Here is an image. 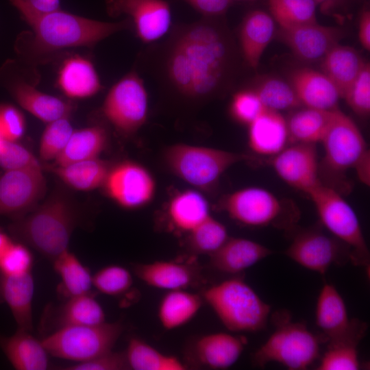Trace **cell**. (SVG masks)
I'll list each match as a JSON object with an SVG mask.
<instances>
[{
	"mask_svg": "<svg viewBox=\"0 0 370 370\" xmlns=\"http://www.w3.org/2000/svg\"><path fill=\"white\" fill-rule=\"evenodd\" d=\"M221 18L172 25L163 39L140 53L137 68L180 101L197 103L221 95L236 77L238 54Z\"/></svg>",
	"mask_w": 370,
	"mask_h": 370,
	"instance_id": "6da1fadb",
	"label": "cell"
},
{
	"mask_svg": "<svg viewBox=\"0 0 370 370\" xmlns=\"http://www.w3.org/2000/svg\"><path fill=\"white\" fill-rule=\"evenodd\" d=\"M32 29L24 32L16 43L17 53L31 62L47 61L56 53L75 47H92L110 36L133 29L126 18L105 22L85 18L59 10L39 14L23 0H8Z\"/></svg>",
	"mask_w": 370,
	"mask_h": 370,
	"instance_id": "7a4b0ae2",
	"label": "cell"
},
{
	"mask_svg": "<svg viewBox=\"0 0 370 370\" xmlns=\"http://www.w3.org/2000/svg\"><path fill=\"white\" fill-rule=\"evenodd\" d=\"M81 220L79 211L62 190L51 193L25 216L9 225L14 238L53 261L68 249Z\"/></svg>",
	"mask_w": 370,
	"mask_h": 370,
	"instance_id": "3957f363",
	"label": "cell"
},
{
	"mask_svg": "<svg viewBox=\"0 0 370 370\" xmlns=\"http://www.w3.org/2000/svg\"><path fill=\"white\" fill-rule=\"evenodd\" d=\"M272 321L274 332L254 354L256 366L275 362L289 370H304L317 360L324 343L321 335L312 333L303 323L293 321L285 311L276 312Z\"/></svg>",
	"mask_w": 370,
	"mask_h": 370,
	"instance_id": "277c9868",
	"label": "cell"
},
{
	"mask_svg": "<svg viewBox=\"0 0 370 370\" xmlns=\"http://www.w3.org/2000/svg\"><path fill=\"white\" fill-rule=\"evenodd\" d=\"M203 298L223 325L232 332L264 329L271 312V306L240 277L208 287Z\"/></svg>",
	"mask_w": 370,
	"mask_h": 370,
	"instance_id": "5b68a950",
	"label": "cell"
},
{
	"mask_svg": "<svg viewBox=\"0 0 370 370\" xmlns=\"http://www.w3.org/2000/svg\"><path fill=\"white\" fill-rule=\"evenodd\" d=\"M308 195L323 227L349 247L350 262L356 266H369V251L359 220L340 192L322 182Z\"/></svg>",
	"mask_w": 370,
	"mask_h": 370,
	"instance_id": "8992f818",
	"label": "cell"
},
{
	"mask_svg": "<svg viewBox=\"0 0 370 370\" xmlns=\"http://www.w3.org/2000/svg\"><path fill=\"white\" fill-rule=\"evenodd\" d=\"M248 158L243 153L183 143L169 147L164 153L170 170L201 189L211 188L230 167Z\"/></svg>",
	"mask_w": 370,
	"mask_h": 370,
	"instance_id": "52a82bcc",
	"label": "cell"
},
{
	"mask_svg": "<svg viewBox=\"0 0 370 370\" xmlns=\"http://www.w3.org/2000/svg\"><path fill=\"white\" fill-rule=\"evenodd\" d=\"M123 330L119 321L67 325L58 328L41 341L49 355L77 363L112 351Z\"/></svg>",
	"mask_w": 370,
	"mask_h": 370,
	"instance_id": "ba28073f",
	"label": "cell"
},
{
	"mask_svg": "<svg viewBox=\"0 0 370 370\" xmlns=\"http://www.w3.org/2000/svg\"><path fill=\"white\" fill-rule=\"evenodd\" d=\"M222 209L238 223L250 227L273 226L291 230L298 219L271 192L260 187H247L226 196Z\"/></svg>",
	"mask_w": 370,
	"mask_h": 370,
	"instance_id": "9c48e42d",
	"label": "cell"
},
{
	"mask_svg": "<svg viewBox=\"0 0 370 370\" xmlns=\"http://www.w3.org/2000/svg\"><path fill=\"white\" fill-rule=\"evenodd\" d=\"M101 110L106 121L122 135H133L145 125L149 112L148 94L136 69L111 87Z\"/></svg>",
	"mask_w": 370,
	"mask_h": 370,
	"instance_id": "30bf717a",
	"label": "cell"
},
{
	"mask_svg": "<svg viewBox=\"0 0 370 370\" xmlns=\"http://www.w3.org/2000/svg\"><path fill=\"white\" fill-rule=\"evenodd\" d=\"M321 143L324 149L321 165L332 177H340L354 168L368 150L357 125L338 108Z\"/></svg>",
	"mask_w": 370,
	"mask_h": 370,
	"instance_id": "8fae6325",
	"label": "cell"
},
{
	"mask_svg": "<svg viewBox=\"0 0 370 370\" xmlns=\"http://www.w3.org/2000/svg\"><path fill=\"white\" fill-rule=\"evenodd\" d=\"M284 254L303 267L321 275L333 264L343 265L350 261L347 245L316 228L296 232Z\"/></svg>",
	"mask_w": 370,
	"mask_h": 370,
	"instance_id": "7c38bea8",
	"label": "cell"
},
{
	"mask_svg": "<svg viewBox=\"0 0 370 370\" xmlns=\"http://www.w3.org/2000/svg\"><path fill=\"white\" fill-rule=\"evenodd\" d=\"M106 8L110 17L126 15L146 45L164 38L172 26L171 8L164 0H106Z\"/></svg>",
	"mask_w": 370,
	"mask_h": 370,
	"instance_id": "4fadbf2b",
	"label": "cell"
},
{
	"mask_svg": "<svg viewBox=\"0 0 370 370\" xmlns=\"http://www.w3.org/2000/svg\"><path fill=\"white\" fill-rule=\"evenodd\" d=\"M102 187L111 199L127 209L147 205L156 192V182L150 172L132 161L112 166Z\"/></svg>",
	"mask_w": 370,
	"mask_h": 370,
	"instance_id": "5bb4252c",
	"label": "cell"
},
{
	"mask_svg": "<svg viewBox=\"0 0 370 370\" xmlns=\"http://www.w3.org/2000/svg\"><path fill=\"white\" fill-rule=\"evenodd\" d=\"M46 180L41 168L5 171L0 177V216L17 219L33 210L45 196Z\"/></svg>",
	"mask_w": 370,
	"mask_h": 370,
	"instance_id": "9a60e30c",
	"label": "cell"
},
{
	"mask_svg": "<svg viewBox=\"0 0 370 370\" xmlns=\"http://www.w3.org/2000/svg\"><path fill=\"white\" fill-rule=\"evenodd\" d=\"M315 321L324 343H331L353 336H365L367 325L348 317L345 303L332 284L324 282L319 293Z\"/></svg>",
	"mask_w": 370,
	"mask_h": 370,
	"instance_id": "2e32d148",
	"label": "cell"
},
{
	"mask_svg": "<svg viewBox=\"0 0 370 370\" xmlns=\"http://www.w3.org/2000/svg\"><path fill=\"white\" fill-rule=\"evenodd\" d=\"M271 164L284 182L306 194L322 183L315 144L297 143L285 147Z\"/></svg>",
	"mask_w": 370,
	"mask_h": 370,
	"instance_id": "e0dca14e",
	"label": "cell"
},
{
	"mask_svg": "<svg viewBox=\"0 0 370 370\" xmlns=\"http://www.w3.org/2000/svg\"><path fill=\"white\" fill-rule=\"evenodd\" d=\"M345 36L340 27L322 25L314 23L288 29H280V40L301 61H321L328 52L339 44Z\"/></svg>",
	"mask_w": 370,
	"mask_h": 370,
	"instance_id": "ac0fdd59",
	"label": "cell"
},
{
	"mask_svg": "<svg viewBox=\"0 0 370 370\" xmlns=\"http://www.w3.org/2000/svg\"><path fill=\"white\" fill-rule=\"evenodd\" d=\"M288 81L306 107L324 110L338 108V90L322 71L309 67L296 68L290 72Z\"/></svg>",
	"mask_w": 370,
	"mask_h": 370,
	"instance_id": "d6986e66",
	"label": "cell"
},
{
	"mask_svg": "<svg viewBox=\"0 0 370 370\" xmlns=\"http://www.w3.org/2000/svg\"><path fill=\"white\" fill-rule=\"evenodd\" d=\"M275 32V21L269 13L254 10L245 16L238 36L242 57L250 68L256 69L258 66Z\"/></svg>",
	"mask_w": 370,
	"mask_h": 370,
	"instance_id": "ffe728a7",
	"label": "cell"
},
{
	"mask_svg": "<svg viewBox=\"0 0 370 370\" xmlns=\"http://www.w3.org/2000/svg\"><path fill=\"white\" fill-rule=\"evenodd\" d=\"M272 253L270 249L254 241L229 237L220 248L209 256L210 264L220 272L236 275Z\"/></svg>",
	"mask_w": 370,
	"mask_h": 370,
	"instance_id": "44dd1931",
	"label": "cell"
},
{
	"mask_svg": "<svg viewBox=\"0 0 370 370\" xmlns=\"http://www.w3.org/2000/svg\"><path fill=\"white\" fill-rule=\"evenodd\" d=\"M8 86L13 98L23 108L45 123L69 117L72 112V103L45 93L27 81L15 79Z\"/></svg>",
	"mask_w": 370,
	"mask_h": 370,
	"instance_id": "7402d4cb",
	"label": "cell"
},
{
	"mask_svg": "<svg viewBox=\"0 0 370 370\" xmlns=\"http://www.w3.org/2000/svg\"><path fill=\"white\" fill-rule=\"evenodd\" d=\"M247 338L225 332H217L199 338L193 347L199 362L212 369H225L240 358Z\"/></svg>",
	"mask_w": 370,
	"mask_h": 370,
	"instance_id": "603a6c76",
	"label": "cell"
},
{
	"mask_svg": "<svg viewBox=\"0 0 370 370\" xmlns=\"http://www.w3.org/2000/svg\"><path fill=\"white\" fill-rule=\"evenodd\" d=\"M136 275L146 284L168 291L184 289L199 278V269L188 263L158 260L134 266Z\"/></svg>",
	"mask_w": 370,
	"mask_h": 370,
	"instance_id": "cb8c5ba5",
	"label": "cell"
},
{
	"mask_svg": "<svg viewBox=\"0 0 370 370\" xmlns=\"http://www.w3.org/2000/svg\"><path fill=\"white\" fill-rule=\"evenodd\" d=\"M248 126L249 146L258 154L275 156L289 140L286 120L280 112L266 109Z\"/></svg>",
	"mask_w": 370,
	"mask_h": 370,
	"instance_id": "d4e9b609",
	"label": "cell"
},
{
	"mask_svg": "<svg viewBox=\"0 0 370 370\" xmlns=\"http://www.w3.org/2000/svg\"><path fill=\"white\" fill-rule=\"evenodd\" d=\"M57 84L66 97L75 99L91 97L102 88L92 62L79 56L64 60L58 71Z\"/></svg>",
	"mask_w": 370,
	"mask_h": 370,
	"instance_id": "484cf974",
	"label": "cell"
},
{
	"mask_svg": "<svg viewBox=\"0 0 370 370\" xmlns=\"http://www.w3.org/2000/svg\"><path fill=\"white\" fill-rule=\"evenodd\" d=\"M34 293L32 272L14 276L0 274V301L9 306L19 330L32 331Z\"/></svg>",
	"mask_w": 370,
	"mask_h": 370,
	"instance_id": "4316f807",
	"label": "cell"
},
{
	"mask_svg": "<svg viewBox=\"0 0 370 370\" xmlns=\"http://www.w3.org/2000/svg\"><path fill=\"white\" fill-rule=\"evenodd\" d=\"M0 349L17 370L48 369L49 353L42 341L33 336L29 331L18 329L8 336L0 334Z\"/></svg>",
	"mask_w": 370,
	"mask_h": 370,
	"instance_id": "83f0119b",
	"label": "cell"
},
{
	"mask_svg": "<svg viewBox=\"0 0 370 370\" xmlns=\"http://www.w3.org/2000/svg\"><path fill=\"white\" fill-rule=\"evenodd\" d=\"M111 167L108 161L97 158L64 166L47 164L42 166V170L45 169L55 174L72 188L88 191L103 186Z\"/></svg>",
	"mask_w": 370,
	"mask_h": 370,
	"instance_id": "f1b7e54d",
	"label": "cell"
},
{
	"mask_svg": "<svg viewBox=\"0 0 370 370\" xmlns=\"http://www.w3.org/2000/svg\"><path fill=\"white\" fill-rule=\"evenodd\" d=\"M322 72L333 82L343 98L365 62L353 47L338 44L321 60Z\"/></svg>",
	"mask_w": 370,
	"mask_h": 370,
	"instance_id": "f546056e",
	"label": "cell"
},
{
	"mask_svg": "<svg viewBox=\"0 0 370 370\" xmlns=\"http://www.w3.org/2000/svg\"><path fill=\"white\" fill-rule=\"evenodd\" d=\"M107 143V131L100 125L74 130L64 149L51 164L64 166L97 158L106 148Z\"/></svg>",
	"mask_w": 370,
	"mask_h": 370,
	"instance_id": "4dcf8cb0",
	"label": "cell"
},
{
	"mask_svg": "<svg viewBox=\"0 0 370 370\" xmlns=\"http://www.w3.org/2000/svg\"><path fill=\"white\" fill-rule=\"evenodd\" d=\"M334 110L306 107L295 111L286 120L289 140L315 145L321 143Z\"/></svg>",
	"mask_w": 370,
	"mask_h": 370,
	"instance_id": "1f68e13d",
	"label": "cell"
},
{
	"mask_svg": "<svg viewBox=\"0 0 370 370\" xmlns=\"http://www.w3.org/2000/svg\"><path fill=\"white\" fill-rule=\"evenodd\" d=\"M52 262L55 271L60 278L58 291L64 297L68 299L91 293L92 275L69 249Z\"/></svg>",
	"mask_w": 370,
	"mask_h": 370,
	"instance_id": "d6a6232c",
	"label": "cell"
},
{
	"mask_svg": "<svg viewBox=\"0 0 370 370\" xmlns=\"http://www.w3.org/2000/svg\"><path fill=\"white\" fill-rule=\"evenodd\" d=\"M201 305L202 299L197 294L184 289L169 291L159 305L160 322L167 330L176 329L189 322Z\"/></svg>",
	"mask_w": 370,
	"mask_h": 370,
	"instance_id": "836d02e7",
	"label": "cell"
},
{
	"mask_svg": "<svg viewBox=\"0 0 370 370\" xmlns=\"http://www.w3.org/2000/svg\"><path fill=\"white\" fill-rule=\"evenodd\" d=\"M173 225L180 231L190 232L209 217L207 200L199 193L185 190L174 196L168 207Z\"/></svg>",
	"mask_w": 370,
	"mask_h": 370,
	"instance_id": "e575fe53",
	"label": "cell"
},
{
	"mask_svg": "<svg viewBox=\"0 0 370 370\" xmlns=\"http://www.w3.org/2000/svg\"><path fill=\"white\" fill-rule=\"evenodd\" d=\"M58 328L67 325H92L106 321L104 310L92 293L67 299L58 310Z\"/></svg>",
	"mask_w": 370,
	"mask_h": 370,
	"instance_id": "d590c367",
	"label": "cell"
},
{
	"mask_svg": "<svg viewBox=\"0 0 370 370\" xmlns=\"http://www.w3.org/2000/svg\"><path fill=\"white\" fill-rule=\"evenodd\" d=\"M130 369L184 370L186 366L177 358L161 353L144 341L133 337L125 352Z\"/></svg>",
	"mask_w": 370,
	"mask_h": 370,
	"instance_id": "8d00e7d4",
	"label": "cell"
},
{
	"mask_svg": "<svg viewBox=\"0 0 370 370\" xmlns=\"http://www.w3.org/2000/svg\"><path fill=\"white\" fill-rule=\"evenodd\" d=\"M251 89L265 108L280 112L302 106L288 82L276 77H265L258 80Z\"/></svg>",
	"mask_w": 370,
	"mask_h": 370,
	"instance_id": "74e56055",
	"label": "cell"
},
{
	"mask_svg": "<svg viewBox=\"0 0 370 370\" xmlns=\"http://www.w3.org/2000/svg\"><path fill=\"white\" fill-rule=\"evenodd\" d=\"M269 14L280 29L317 23V5L312 0H268Z\"/></svg>",
	"mask_w": 370,
	"mask_h": 370,
	"instance_id": "f35d334b",
	"label": "cell"
},
{
	"mask_svg": "<svg viewBox=\"0 0 370 370\" xmlns=\"http://www.w3.org/2000/svg\"><path fill=\"white\" fill-rule=\"evenodd\" d=\"M189 233V246L196 254L210 256L229 238L225 226L211 215Z\"/></svg>",
	"mask_w": 370,
	"mask_h": 370,
	"instance_id": "ab89813d",
	"label": "cell"
},
{
	"mask_svg": "<svg viewBox=\"0 0 370 370\" xmlns=\"http://www.w3.org/2000/svg\"><path fill=\"white\" fill-rule=\"evenodd\" d=\"M360 339L351 338L328 343L318 370H358L360 367L357 347Z\"/></svg>",
	"mask_w": 370,
	"mask_h": 370,
	"instance_id": "60d3db41",
	"label": "cell"
},
{
	"mask_svg": "<svg viewBox=\"0 0 370 370\" xmlns=\"http://www.w3.org/2000/svg\"><path fill=\"white\" fill-rule=\"evenodd\" d=\"M69 117H62L47 123L39 145L40 158L54 161L66 145L74 130Z\"/></svg>",
	"mask_w": 370,
	"mask_h": 370,
	"instance_id": "b9f144b4",
	"label": "cell"
},
{
	"mask_svg": "<svg viewBox=\"0 0 370 370\" xmlns=\"http://www.w3.org/2000/svg\"><path fill=\"white\" fill-rule=\"evenodd\" d=\"M133 284L131 273L119 265H108L92 275V285L100 293L119 296L128 291Z\"/></svg>",
	"mask_w": 370,
	"mask_h": 370,
	"instance_id": "7bdbcfd3",
	"label": "cell"
},
{
	"mask_svg": "<svg viewBox=\"0 0 370 370\" xmlns=\"http://www.w3.org/2000/svg\"><path fill=\"white\" fill-rule=\"evenodd\" d=\"M343 98L357 114L367 116L370 112V64L365 62L361 71L346 90Z\"/></svg>",
	"mask_w": 370,
	"mask_h": 370,
	"instance_id": "ee69618b",
	"label": "cell"
},
{
	"mask_svg": "<svg viewBox=\"0 0 370 370\" xmlns=\"http://www.w3.org/2000/svg\"><path fill=\"white\" fill-rule=\"evenodd\" d=\"M0 166L5 171L41 168L38 160L17 141L3 140L0 145Z\"/></svg>",
	"mask_w": 370,
	"mask_h": 370,
	"instance_id": "f6af8a7d",
	"label": "cell"
},
{
	"mask_svg": "<svg viewBox=\"0 0 370 370\" xmlns=\"http://www.w3.org/2000/svg\"><path fill=\"white\" fill-rule=\"evenodd\" d=\"M33 264V255L27 246L12 242L0 259V274L23 275L32 272Z\"/></svg>",
	"mask_w": 370,
	"mask_h": 370,
	"instance_id": "bcb514c9",
	"label": "cell"
},
{
	"mask_svg": "<svg viewBox=\"0 0 370 370\" xmlns=\"http://www.w3.org/2000/svg\"><path fill=\"white\" fill-rule=\"evenodd\" d=\"M267 108L251 89H243L233 95L230 103L232 116L241 123L249 125Z\"/></svg>",
	"mask_w": 370,
	"mask_h": 370,
	"instance_id": "7dc6e473",
	"label": "cell"
},
{
	"mask_svg": "<svg viewBox=\"0 0 370 370\" xmlns=\"http://www.w3.org/2000/svg\"><path fill=\"white\" fill-rule=\"evenodd\" d=\"M66 370H126L130 369L125 352L110 351L90 360L64 368Z\"/></svg>",
	"mask_w": 370,
	"mask_h": 370,
	"instance_id": "c3c4849f",
	"label": "cell"
},
{
	"mask_svg": "<svg viewBox=\"0 0 370 370\" xmlns=\"http://www.w3.org/2000/svg\"><path fill=\"white\" fill-rule=\"evenodd\" d=\"M25 130V121L21 112L10 104L0 105V132L4 140L18 141Z\"/></svg>",
	"mask_w": 370,
	"mask_h": 370,
	"instance_id": "681fc988",
	"label": "cell"
},
{
	"mask_svg": "<svg viewBox=\"0 0 370 370\" xmlns=\"http://www.w3.org/2000/svg\"><path fill=\"white\" fill-rule=\"evenodd\" d=\"M204 17H222L232 0H184Z\"/></svg>",
	"mask_w": 370,
	"mask_h": 370,
	"instance_id": "f907efd6",
	"label": "cell"
},
{
	"mask_svg": "<svg viewBox=\"0 0 370 370\" xmlns=\"http://www.w3.org/2000/svg\"><path fill=\"white\" fill-rule=\"evenodd\" d=\"M358 38L362 47L367 51L370 50V11L362 10L358 23Z\"/></svg>",
	"mask_w": 370,
	"mask_h": 370,
	"instance_id": "816d5d0a",
	"label": "cell"
},
{
	"mask_svg": "<svg viewBox=\"0 0 370 370\" xmlns=\"http://www.w3.org/2000/svg\"><path fill=\"white\" fill-rule=\"evenodd\" d=\"M32 10L46 14L60 10V0H23Z\"/></svg>",
	"mask_w": 370,
	"mask_h": 370,
	"instance_id": "f5cc1de1",
	"label": "cell"
},
{
	"mask_svg": "<svg viewBox=\"0 0 370 370\" xmlns=\"http://www.w3.org/2000/svg\"><path fill=\"white\" fill-rule=\"evenodd\" d=\"M369 151L367 150L354 166L359 180L369 185Z\"/></svg>",
	"mask_w": 370,
	"mask_h": 370,
	"instance_id": "db71d44e",
	"label": "cell"
},
{
	"mask_svg": "<svg viewBox=\"0 0 370 370\" xmlns=\"http://www.w3.org/2000/svg\"><path fill=\"white\" fill-rule=\"evenodd\" d=\"M317 5H320L323 10H329L333 6L341 3L343 0H312Z\"/></svg>",
	"mask_w": 370,
	"mask_h": 370,
	"instance_id": "11a10c76",
	"label": "cell"
},
{
	"mask_svg": "<svg viewBox=\"0 0 370 370\" xmlns=\"http://www.w3.org/2000/svg\"><path fill=\"white\" fill-rule=\"evenodd\" d=\"M11 243L10 238L0 230V259Z\"/></svg>",
	"mask_w": 370,
	"mask_h": 370,
	"instance_id": "9f6ffc18",
	"label": "cell"
},
{
	"mask_svg": "<svg viewBox=\"0 0 370 370\" xmlns=\"http://www.w3.org/2000/svg\"><path fill=\"white\" fill-rule=\"evenodd\" d=\"M4 138H3L2 135H1V133L0 132V145L1 144V143L3 141Z\"/></svg>",
	"mask_w": 370,
	"mask_h": 370,
	"instance_id": "6f0895ef",
	"label": "cell"
},
{
	"mask_svg": "<svg viewBox=\"0 0 370 370\" xmlns=\"http://www.w3.org/2000/svg\"><path fill=\"white\" fill-rule=\"evenodd\" d=\"M233 1H254V0H232Z\"/></svg>",
	"mask_w": 370,
	"mask_h": 370,
	"instance_id": "680465c9",
	"label": "cell"
}]
</instances>
